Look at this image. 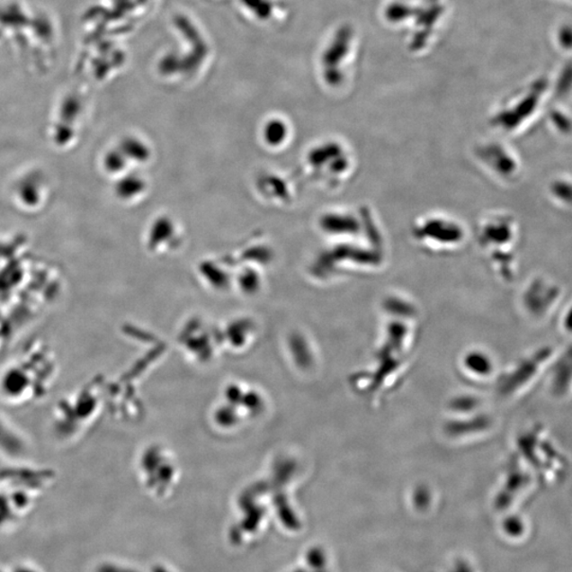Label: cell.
I'll return each mask as SVG.
<instances>
[{
  "label": "cell",
  "mask_w": 572,
  "mask_h": 572,
  "mask_svg": "<svg viewBox=\"0 0 572 572\" xmlns=\"http://www.w3.org/2000/svg\"><path fill=\"white\" fill-rule=\"evenodd\" d=\"M154 572H169L165 570V568H155Z\"/></svg>",
  "instance_id": "obj_2"
},
{
  "label": "cell",
  "mask_w": 572,
  "mask_h": 572,
  "mask_svg": "<svg viewBox=\"0 0 572 572\" xmlns=\"http://www.w3.org/2000/svg\"><path fill=\"white\" fill-rule=\"evenodd\" d=\"M98 572H137V571L121 568V566H117L114 564H104L101 566V568L98 569Z\"/></svg>",
  "instance_id": "obj_1"
}]
</instances>
